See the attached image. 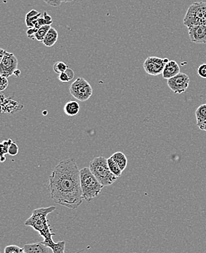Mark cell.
<instances>
[{"label": "cell", "instance_id": "cell-36", "mask_svg": "<svg viewBox=\"0 0 206 253\" xmlns=\"http://www.w3.org/2000/svg\"><path fill=\"white\" fill-rule=\"evenodd\" d=\"M74 1H75V0H62V2L65 3L72 2Z\"/></svg>", "mask_w": 206, "mask_h": 253}, {"label": "cell", "instance_id": "cell-29", "mask_svg": "<svg viewBox=\"0 0 206 253\" xmlns=\"http://www.w3.org/2000/svg\"><path fill=\"white\" fill-rule=\"evenodd\" d=\"M198 75L203 78H206V64H203L198 68Z\"/></svg>", "mask_w": 206, "mask_h": 253}, {"label": "cell", "instance_id": "cell-19", "mask_svg": "<svg viewBox=\"0 0 206 253\" xmlns=\"http://www.w3.org/2000/svg\"><path fill=\"white\" fill-rule=\"evenodd\" d=\"M107 163H108V166L109 168H110V171H111V172L113 173L116 177H121L123 171H121L118 165L111 157L107 159Z\"/></svg>", "mask_w": 206, "mask_h": 253}, {"label": "cell", "instance_id": "cell-17", "mask_svg": "<svg viewBox=\"0 0 206 253\" xmlns=\"http://www.w3.org/2000/svg\"><path fill=\"white\" fill-rule=\"evenodd\" d=\"M195 117L197 120V126L198 127L202 126L206 122V103L203 104L198 107L195 111Z\"/></svg>", "mask_w": 206, "mask_h": 253}, {"label": "cell", "instance_id": "cell-26", "mask_svg": "<svg viewBox=\"0 0 206 253\" xmlns=\"http://www.w3.org/2000/svg\"><path fill=\"white\" fill-rule=\"evenodd\" d=\"M52 23L53 22H47V21L45 20L44 18L41 17L38 19V22L35 24V27L38 29L41 26H46V25H52Z\"/></svg>", "mask_w": 206, "mask_h": 253}, {"label": "cell", "instance_id": "cell-31", "mask_svg": "<svg viewBox=\"0 0 206 253\" xmlns=\"http://www.w3.org/2000/svg\"><path fill=\"white\" fill-rule=\"evenodd\" d=\"M65 73L68 74V77H69L70 80H71H71L74 79V75H75V74H74V71H73L72 69L68 68V69L66 70V71H65Z\"/></svg>", "mask_w": 206, "mask_h": 253}, {"label": "cell", "instance_id": "cell-9", "mask_svg": "<svg viewBox=\"0 0 206 253\" xmlns=\"http://www.w3.org/2000/svg\"><path fill=\"white\" fill-rule=\"evenodd\" d=\"M18 59L13 53L6 51L1 64H0V75L9 78L17 70Z\"/></svg>", "mask_w": 206, "mask_h": 253}, {"label": "cell", "instance_id": "cell-11", "mask_svg": "<svg viewBox=\"0 0 206 253\" xmlns=\"http://www.w3.org/2000/svg\"><path fill=\"white\" fill-rule=\"evenodd\" d=\"M180 73V67L177 65V62L174 60L169 61L166 64L165 69L162 73V76L165 79L168 80L176 76Z\"/></svg>", "mask_w": 206, "mask_h": 253}, {"label": "cell", "instance_id": "cell-2", "mask_svg": "<svg viewBox=\"0 0 206 253\" xmlns=\"http://www.w3.org/2000/svg\"><path fill=\"white\" fill-rule=\"evenodd\" d=\"M55 209L56 208L53 206L35 209L32 211L31 217L25 223V226L32 228L35 231L39 233L40 236L43 238V244L49 248L55 243L52 236L55 234L52 232L48 220V215L55 211Z\"/></svg>", "mask_w": 206, "mask_h": 253}, {"label": "cell", "instance_id": "cell-1", "mask_svg": "<svg viewBox=\"0 0 206 253\" xmlns=\"http://www.w3.org/2000/svg\"><path fill=\"white\" fill-rule=\"evenodd\" d=\"M51 198L56 204L77 209L83 203L80 170L73 158L62 160L49 177Z\"/></svg>", "mask_w": 206, "mask_h": 253}, {"label": "cell", "instance_id": "cell-33", "mask_svg": "<svg viewBox=\"0 0 206 253\" xmlns=\"http://www.w3.org/2000/svg\"><path fill=\"white\" fill-rule=\"evenodd\" d=\"M6 51L4 49L0 48V64H1V60H2L3 57H4V54H5Z\"/></svg>", "mask_w": 206, "mask_h": 253}, {"label": "cell", "instance_id": "cell-23", "mask_svg": "<svg viewBox=\"0 0 206 253\" xmlns=\"http://www.w3.org/2000/svg\"><path fill=\"white\" fill-rule=\"evenodd\" d=\"M4 253H25L24 248L16 245H9L4 248Z\"/></svg>", "mask_w": 206, "mask_h": 253}, {"label": "cell", "instance_id": "cell-28", "mask_svg": "<svg viewBox=\"0 0 206 253\" xmlns=\"http://www.w3.org/2000/svg\"><path fill=\"white\" fill-rule=\"evenodd\" d=\"M43 1L52 7H59L62 2V0H43Z\"/></svg>", "mask_w": 206, "mask_h": 253}, {"label": "cell", "instance_id": "cell-4", "mask_svg": "<svg viewBox=\"0 0 206 253\" xmlns=\"http://www.w3.org/2000/svg\"><path fill=\"white\" fill-rule=\"evenodd\" d=\"M88 168L104 187L112 185L117 180L118 177L111 172L109 168L107 159L102 156L94 158L89 163Z\"/></svg>", "mask_w": 206, "mask_h": 253}, {"label": "cell", "instance_id": "cell-34", "mask_svg": "<svg viewBox=\"0 0 206 253\" xmlns=\"http://www.w3.org/2000/svg\"><path fill=\"white\" fill-rule=\"evenodd\" d=\"M20 73L21 72L19 70H16V71H15L14 74H13V75H14L16 77H19L20 76Z\"/></svg>", "mask_w": 206, "mask_h": 253}, {"label": "cell", "instance_id": "cell-27", "mask_svg": "<svg viewBox=\"0 0 206 253\" xmlns=\"http://www.w3.org/2000/svg\"><path fill=\"white\" fill-rule=\"evenodd\" d=\"M38 32V29L35 27L29 28L27 31V35L31 40H35V34Z\"/></svg>", "mask_w": 206, "mask_h": 253}, {"label": "cell", "instance_id": "cell-13", "mask_svg": "<svg viewBox=\"0 0 206 253\" xmlns=\"http://www.w3.org/2000/svg\"><path fill=\"white\" fill-rule=\"evenodd\" d=\"M58 32L55 28L51 27L46 37L43 39V43L46 47H52L58 40Z\"/></svg>", "mask_w": 206, "mask_h": 253}, {"label": "cell", "instance_id": "cell-10", "mask_svg": "<svg viewBox=\"0 0 206 253\" xmlns=\"http://www.w3.org/2000/svg\"><path fill=\"white\" fill-rule=\"evenodd\" d=\"M189 39L191 42L196 44H206V25H196L188 27Z\"/></svg>", "mask_w": 206, "mask_h": 253}, {"label": "cell", "instance_id": "cell-24", "mask_svg": "<svg viewBox=\"0 0 206 253\" xmlns=\"http://www.w3.org/2000/svg\"><path fill=\"white\" fill-rule=\"evenodd\" d=\"M19 153V147L16 143L13 142L10 144L8 149V154L12 156L16 155Z\"/></svg>", "mask_w": 206, "mask_h": 253}, {"label": "cell", "instance_id": "cell-3", "mask_svg": "<svg viewBox=\"0 0 206 253\" xmlns=\"http://www.w3.org/2000/svg\"><path fill=\"white\" fill-rule=\"evenodd\" d=\"M80 184L83 199L88 202L98 197L104 188V186L97 180L88 167L80 170Z\"/></svg>", "mask_w": 206, "mask_h": 253}, {"label": "cell", "instance_id": "cell-15", "mask_svg": "<svg viewBox=\"0 0 206 253\" xmlns=\"http://www.w3.org/2000/svg\"><path fill=\"white\" fill-rule=\"evenodd\" d=\"M41 13L36 10H32L26 15L25 23L29 28L35 27V24L38 22V19L41 17Z\"/></svg>", "mask_w": 206, "mask_h": 253}, {"label": "cell", "instance_id": "cell-37", "mask_svg": "<svg viewBox=\"0 0 206 253\" xmlns=\"http://www.w3.org/2000/svg\"><path fill=\"white\" fill-rule=\"evenodd\" d=\"M0 253H1V252H0Z\"/></svg>", "mask_w": 206, "mask_h": 253}, {"label": "cell", "instance_id": "cell-14", "mask_svg": "<svg viewBox=\"0 0 206 253\" xmlns=\"http://www.w3.org/2000/svg\"><path fill=\"white\" fill-rule=\"evenodd\" d=\"M80 111V104L77 101H69L64 106V112L69 117H74L79 114Z\"/></svg>", "mask_w": 206, "mask_h": 253}, {"label": "cell", "instance_id": "cell-12", "mask_svg": "<svg viewBox=\"0 0 206 253\" xmlns=\"http://www.w3.org/2000/svg\"><path fill=\"white\" fill-rule=\"evenodd\" d=\"M25 253H49V247L43 244V242L33 244H27L24 246Z\"/></svg>", "mask_w": 206, "mask_h": 253}, {"label": "cell", "instance_id": "cell-20", "mask_svg": "<svg viewBox=\"0 0 206 253\" xmlns=\"http://www.w3.org/2000/svg\"><path fill=\"white\" fill-rule=\"evenodd\" d=\"M49 248L52 250L53 253H65L64 251H65V241H60V242H57V243L55 242L53 245L49 247ZM83 251V250L75 253H80Z\"/></svg>", "mask_w": 206, "mask_h": 253}, {"label": "cell", "instance_id": "cell-16", "mask_svg": "<svg viewBox=\"0 0 206 253\" xmlns=\"http://www.w3.org/2000/svg\"><path fill=\"white\" fill-rule=\"evenodd\" d=\"M110 157L118 165L122 171H123L127 167L128 160H127L126 156L121 152H117L114 153Z\"/></svg>", "mask_w": 206, "mask_h": 253}, {"label": "cell", "instance_id": "cell-6", "mask_svg": "<svg viewBox=\"0 0 206 253\" xmlns=\"http://www.w3.org/2000/svg\"><path fill=\"white\" fill-rule=\"evenodd\" d=\"M92 86L85 78H78L70 86V93L76 99L81 102H85L92 95Z\"/></svg>", "mask_w": 206, "mask_h": 253}, {"label": "cell", "instance_id": "cell-8", "mask_svg": "<svg viewBox=\"0 0 206 253\" xmlns=\"http://www.w3.org/2000/svg\"><path fill=\"white\" fill-rule=\"evenodd\" d=\"M190 83V78L186 74L180 73L176 76L167 80V86L175 94L186 92Z\"/></svg>", "mask_w": 206, "mask_h": 253}, {"label": "cell", "instance_id": "cell-5", "mask_svg": "<svg viewBox=\"0 0 206 253\" xmlns=\"http://www.w3.org/2000/svg\"><path fill=\"white\" fill-rule=\"evenodd\" d=\"M183 25L189 26L196 25H206V2L197 1L192 3L186 12L183 19Z\"/></svg>", "mask_w": 206, "mask_h": 253}, {"label": "cell", "instance_id": "cell-21", "mask_svg": "<svg viewBox=\"0 0 206 253\" xmlns=\"http://www.w3.org/2000/svg\"><path fill=\"white\" fill-rule=\"evenodd\" d=\"M51 27H52L51 25H46V26H41V28H39L38 29V32L35 34V40L43 42V39H44L46 34L48 33Z\"/></svg>", "mask_w": 206, "mask_h": 253}, {"label": "cell", "instance_id": "cell-18", "mask_svg": "<svg viewBox=\"0 0 206 253\" xmlns=\"http://www.w3.org/2000/svg\"><path fill=\"white\" fill-rule=\"evenodd\" d=\"M13 142L11 139H8L3 141L2 143H0V162L1 163L5 161V154H8L9 147Z\"/></svg>", "mask_w": 206, "mask_h": 253}, {"label": "cell", "instance_id": "cell-35", "mask_svg": "<svg viewBox=\"0 0 206 253\" xmlns=\"http://www.w3.org/2000/svg\"><path fill=\"white\" fill-rule=\"evenodd\" d=\"M200 129H202V130L206 131V122L205 123L202 125L201 126H199Z\"/></svg>", "mask_w": 206, "mask_h": 253}, {"label": "cell", "instance_id": "cell-30", "mask_svg": "<svg viewBox=\"0 0 206 253\" xmlns=\"http://www.w3.org/2000/svg\"><path fill=\"white\" fill-rule=\"evenodd\" d=\"M58 78H59V80L61 82L67 83L71 81L69 77H68V74L65 72L59 74V77H58Z\"/></svg>", "mask_w": 206, "mask_h": 253}, {"label": "cell", "instance_id": "cell-22", "mask_svg": "<svg viewBox=\"0 0 206 253\" xmlns=\"http://www.w3.org/2000/svg\"><path fill=\"white\" fill-rule=\"evenodd\" d=\"M68 67L65 62H58L54 65V71L56 74H60L62 73L65 72L66 70L68 69Z\"/></svg>", "mask_w": 206, "mask_h": 253}, {"label": "cell", "instance_id": "cell-7", "mask_svg": "<svg viewBox=\"0 0 206 253\" xmlns=\"http://www.w3.org/2000/svg\"><path fill=\"white\" fill-rule=\"evenodd\" d=\"M168 59H162L157 56H149L143 63V68L147 74L150 76H159L162 74Z\"/></svg>", "mask_w": 206, "mask_h": 253}, {"label": "cell", "instance_id": "cell-32", "mask_svg": "<svg viewBox=\"0 0 206 253\" xmlns=\"http://www.w3.org/2000/svg\"><path fill=\"white\" fill-rule=\"evenodd\" d=\"M43 18H44L45 20L47 21V22H53V19H52V16H49L46 12L43 13Z\"/></svg>", "mask_w": 206, "mask_h": 253}, {"label": "cell", "instance_id": "cell-25", "mask_svg": "<svg viewBox=\"0 0 206 253\" xmlns=\"http://www.w3.org/2000/svg\"><path fill=\"white\" fill-rule=\"evenodd\" d=\"M8 86V80L6 77L0 75V92L5 90Z\"/></svg>", "mask_w": 206, "mask_h": 253}]
</instances>
